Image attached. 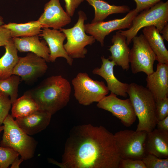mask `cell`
Listing matches in <instances>:
<instances>
[{"label":"cell","mask_w":168,"mask_h":168,"mask_svg":"<svg viewBox=\"0 0 168 168\" xmlns=\"http://www.w3.org/2000/svg\"><path fill=\"white\" fill-rule=\"evenodd\" d=\"M121 159L114 134L88 124L72 129L61 162L48 161L61 168H118Z\"/></svg>","instance_id":"6da1fadb"},{"label":"cell","mask_w":168,"mask_h":168,"mask_svg":"<svg viewBox=\"0 0 168 168\" xmlns=\"http://www.w3.org/2000/svg\"><path fill=\"white\" fill-rule=\"evenodd\" d=\"M71 91L69 82L62 76L57 75L47 77L24 94L35 101L39 110L52 115L67 105Z\"/></svg>","instance_id":"7a4b0ae2"},{"label":"cell","mask_w":168,"mask_h":168,"mask_svg":"<svg viewBox=\"0 0 168 168\" xmlns=\"http://www.w3.org/2000/svg\"><path fill=\"white\" fill-rule=\"evenodd\" d=\"M127 93L138 119L136 131L147 132L154 129L158 121L155 114V101L150 91L135 83L129 84Z\"/></svg>","instance_id":"3957f363"},{"label":"cell","mask_w":168,"mask_h":168,"mask_svg":"<svg viewBox=\"0 0 168 168\" xmlns=\"http://www.w3.org/2000/svg\"><path fill=\"white\" fill-rule=\"evenodd\" d=\"M3 124V133L0 146L9 147L17 152L24 160L30 159L34 155L37 142L17 124L8 114Z\"/></svg>","instance_id":"277c9868"},{"label":"cell","mask_w":168,"mask_h":168,"mask_svg":"<svg viewBox=\"0 0 168 168\" xmlns=\"http://www.w3.org/2000/svg\"><path fill=\"white\" fill-rule=\"evenodd\" d=\"M133 19L131 26L126 30H119L126 37L127 44L132 42L142 29L149 26H155L160 33L168 23V1H161L149 9L143 10Z\"/></svg>","instance_id":"5b68a950"},{"label":"cell","mask_w":168,"mask_h":168,"mask_svg":"<svg viewBox=\"0 0 168 168\" xmlns=\"http://www.w3.org/2000/svg\"><path fill=\"white\" fill-rule=\"evenodd\" d=\"M78 15V21L73 27L59 30L64 34L67 38V41L63 45L64 48L69 56L72 59L85 58L87 52L85 47L92 44L96 40L92 36L86 33L84 23L87 19L86 14L83 11H80Z\"/></svg>","instance_id":"8992f818"},{"label":"cell","mask_w":168,"mask_h":168,"mask_svg":"<svg viewBox=\"0 0 168 168\" xmlns=\"http://www.w3.org/2000/svg\"><path fill=\"white\" fill-rule=\"evenodd\" d=\"M74 96L78 103L85 106L98 102L109 90L103 81L94 80L85 72H79L72 80Z\"/></svg>","instance_id":"52a82bcc"},{"label":"cell","mask_w":168,"mask_h":168,"mask_svg":"<svg viewBox=\"0 0 168 168\" xmlns=\"http://www.w3.org/2000/svg\"><path fill=\"white\" fill-rule=\"evenodd\" d=\"M147 132L125 129L114 134L121 158L142 160L146 155L144 144Z\"/></svg>","instance_id":"ba28073f"},{"label":"cell","mask_w":168,"mask_h":168,"mask_svg":"<svg viewBox=\"0 0 168 168\" xmlns=\"http://www.w3.org/2000/svg\"><path fill=\"white\" fill-rule=\"evenodd\" d=\"M132 41L133 44L130 50L129 60L132 72L135 74L143 72L147 75L152 73L156 56L144 35H136Z\"/></svg>","instance_id":"9c48e42d"},{"label":"cell","mask_w":168,"mask_h":168,"mask_svg":"<svg viewBox=\"0 0 168 168\" xmlns=\"http://www.w3.org/2000/svg\"><path fill=\"white\" fill-rule=\"evenodd\" d=\"M138 13L134 9L130 10L124 17L107 21L88 23L84 24L85 32L93 37L99 42L102 47L104 45L105 36L117 30L129 29L132 21Z\"/></svg>","instance_id":"30bf717a"},{"label":"cell","mask_w":168,"mask_h":168,"mask_svg":"<svg viewBox=\"0 0 168 168\" xmlns=\"http://www.w3.org/2000/svg\"><path fill=\"white\" fill-rule=\"evenodd\" d=\"M97 106L111 113L126 127L132 125L136 119L133 106L129 99L122 100L111 92L97 102Z\"/></svg>","instance_id":"8fae6325"},{"label":"cell","mask_w":168,"mask_h":168,"mask_svg":"<svg viewBox=\"0 0 168 168\" xmlns=\"http://www.w3.org/2000/svg\"><path fill=\"white\" fill-rule=\"evenodd\" d=\"M43 58L32 53L24 57H19L13 72V75L19 76L21 81L30 82L42 76L48 67Z\"/></svg>","instance_id":"7c38bea8"},{"label":"cell","mask_w":168,"mask_h":168,"mask_svg":"<svg viewBox=\"0 0 168 168\" xmlns=\"http://www.w3.org/2000/svg\"><path fill=\"white\" fill-rule=\"evenodd\" d=\"M37 21L42 28L60 30L69 24L71 19L63 9L59 0H50L45 4L44 12Z\"/></svg>","instance_id":"4fadbf2b"},{"label":"cell","mask_w":168,"mask_h":168,"mask_svg":"<svg viewBox=\"0 0 168 168\" xmlns=\"http://www.w3.org/2000/svg\"><path fill=\"white\" fill-rule=\"evenodd\" d=\"M101 58L102 63L100 67L93 69L92 73L101 76L105 80L107 86L111 92L117 96L127 97L129 84L121 82L114 76L113 69L116 64L108 58H105L104 56H102Z\"/></svg>","instance_id":"5bb4252c"},{"label":"cell","mask_w":168,"mask_h":168,"mask_svg":"<svg viewBox=\"0 0 168 168\" xmlns=\"http://www.w3.org/2000/svg\"><path fill=\"white\" fill-rule=\"evenodd\" d=\"M39 36L42 37L48 45L49 62H54L57 58L63 57L69 65H72L73 59L69 56L64 48L63 43L66 37L63 32L56 29L44 28Z\"/></svg>","instance_id":"9a60e30c"},{"label":"cell","mask_w":168,"mask_h":168,"mask_svg":"<svg viewBox=\"0 0 168 168\" xmlns=\"http://www.w3.org/2000/svg\"><path fill=\"white\" fill-rule=\"evenodd\" d=\"M147 76L146 88L155 101L168 97V64L158 63L156 71Z\"/></svg>","instance_id":"2e32d148"},{"label":"cell","mask_w":168,"mask_h":168,"mask_svg":"<svg viewBox=\"0 0 168 168\" xmlns=\"http://www.w3.org/2000/svg\"><path fill=\"white\" fill-rule=\"evenodd\" d=\"M52 115L39 110L24 117L16 118L18 125L29 135L37 134L45 129L49 125Z\"/></svg>","instance_id":"e0dca14e"},{"label":"cell","mask_w":168,"mask_h":168,"mask_svg":"<svg viewBox=\"0 0 168 168\" xmlns=\"http://www.w3.org/2000/svg\"><path fill=\"white\" fill-rule=\"evenodd\" d=\"M144 146L147 154L161 158H168V131L155 128L147 132Z\"/></svg>","instance_id":"ac0fdd59"},{"label":"cell","mask_w":168,"mask_h":168,"mask_svg":"<svg viewBox=\"0 0 168 168\" xmlns=\"http://www.w3.org/2000/svg\"><path fill=\"white\" fill-rule=\"evenodd\" d=\"M113 45L109 50L111 53L109 60L114 61L116 65L120 66L126 71L129 68V56L130 49L127 44L126 37L119 30L117 31L111 39Z\"/></svg>","instance_id":"d6986e66"},{"label":"cell","mask_w":168,"mask_h":168,"mask_svg":"<svg viewBox=\"0 0 168 168\" xmlns=\"http://www.w3.org/2000/svg\"><path fill=\"white\" fill-rule=\"evenodd\" d=\"M15 46L20 52H30L49 62L50 51L45 41L39 40V35L12 38Z\"/></svg>","instance_id":"ffe728a7"},{"label":"cell","mask_w":168,"mask_h":168,"mask_svg":"<svg viewBox=\"0 0 168 168\" xmlns=\"http://www.w3.org/2000/svg\"><path fill=\"white\" fill-rule=\"evenodd\" d=\"M143 35L155 54L159 63L168 64V51L166 48L161 35L154 26L144 27Z\"/></svg>","instance_id":"44dd1931"},{"label":"cell","mask_w":168,"mask_h":168,"mask_svg":"<svg viewBox=\"0 0 168 168\" xmlns=\"http://www.w3.org/2000/svg\"><path fill=\"white\" fill-rule=\"evenodd\" d=\"M95 10L94 17L91 23L103 21L109 15L113 14L124 13L130 11L127 5H111L103 0H85Z\"/></svg>","instance_id":"7402d4cb"},{"label":"cell","mask_w":168,"mask_h":168,"mask_svg":"<svg viewBox=\"0 0 168 168\" xmlns=\"http://www.w3.org/2000/svg\"><path fill=\"white\" fill-rule=\"evenodd\" d=\"M5 52L0 58V79H7L12 75L19 59L17 50L12 38L5 45Z\"/></svg>","instance_id":"603a6c76"},{"label":"cell","mask_w":168,"mask_h":168,"mask_svg":"<svg viewBox=\"0 0 168 168\" xmlns=\"http://www.w3.org/2000/svg\"><path fill=\"white\" fill-rule=\"evenodd\" d=\"M3 26L9 30L12 38L31 36L39 35L42 27L39 21H30L24 23H9Z\"/></svg>","instance_id":"cb8c5ba5"},{"label":"cell","mask_w":168,"mask_h":168,"mask_svg":"<svg viewBox=\"0 0 168 168\" xmlns=\"http://www.w3.org/2000/svg\"><path fill=\"white\" fill-rule=\"evenodd\" d=\"M12 105L11 115L14 118L27 116L39 110L35 101L31 97L24 94Z\"/></svg>","instance_id":"d4e9b609"},{"label":"cell","mask_w":168,"mask_h":168,"mask_svg":"<svg viewBox=\"0 0 168 168\" xmlns=\"http://www.w3.org/2000/svg\"><path fill=\"white\" fill-rule=\"evenodd\" d=\"M20 81V77L13 74L7 79H0V92L10 97L12 104L17 99Z\"/></svg>","instance_id":"484cf974"},{"label":"cell","mask_w":168,"mask_h":168,"mask_svg":"<svg viewBox=\"0 0 168 168\" xmlns=\"http://www.w3.org/2000/svg\"><path fill=\"white\" fill-rule=\"evenodd\" d=\"M19 156L13 149L0 146V168H8Z\"/></svg>","instance_id":"4316f807"},{"label":"cell","mask_w":168,"mask_h":168,"mask_svg":"<svg viewBox=\"0 0 168 168\" xmlns=\"http://www.w3.org/2000/svg\"><path fill=\"white\" fill-rule=\"evenodd\" d=\"M142 160L146 168H168V158H161L148 153L146 154Z\"/></svg>","instance_id":"83f0119b"},{"label":"cell","mask_w":168,"mask_h":168,"mask_svg":"<svg viewBox=\"0 0 168 168\" xmlns=\"http://www.w3.org/2000/svg\"><path fill=\"white\" fill-rule=\"evenodd\" d=\"M12 104L9 97L0 92V126L9 114Z\"/></svg>","instance_id":"f1b7e54d"},{"label":"cell","mask_w":168,"mask_h":168,"mask_svg":"<svg viewBox=\"0 0 168 168\" xmlns=\"http://www.w3.org/2000/svg\"><path fill=\"white\" fill-rule=\"evenodd\" d=\"M155 114L158 121L168 116V97L155 101Z\"/></svg>","instance_id":"f546056e"},{"label":"cell","mask_w":168,"mask_h":168,"mask_svg":"<svg viewBox=\"0 0 168 168\" xmlns=\"http://www.w3.org/2000/svg\"><path fill=\"white\" fill-rule=\"evenodd\" d=\"M118 168H146L142 160L121 158Z\"/></svg>","instance_id":"4dcf8cb0"},{"label":"cell","mask_w":168,"mask_h":168,"mask_svg":"<svg viewBox=\"0 0 168 168\" xmlns=\"http://www.w3.org/2000/svg\"><path fill=\"white\" fill-rule=\"evenodd\" d=\"M136 3L135 10L139 13L152 7L162 0H133Z\"/></svg>","instance_id":"1f68e13d"},{"label":"cell","mask_w":168,"mask_h":168,"mask_svg":"<svg viewBox=\"0 0 168 168\" xmlns=\"http://www.w3.org/2000/svg\"><path fill=\"white\" fill-rule=\"evenodd\" d=\"M3 17L0 15V47L4 46L8 41L12 38L9 30L4 27Z\"/></svg>","instance_id":"d6a6232c"},{"label":"cell","mask_w":168,"mask_h":168,"mask_svg":"<svg viewBox=\"0 0 168 168\" xmlns=\"http://www.w3.org/2000/svg\"><path fill=\"white\" fill-rule=\"evenodd\" d=\"M84 0H64L66 11L71 17L73 16L76 9Z\"/></svg>","instance_id":"836d02e7"},{"label":"cell","mask_w":168,"mask_h":168,"mask_svg":"<svg viewBox=\"0 0 168 168\" xmlns=\"http://www.w3.org/2000/svg\"><path fill=\"white\" fill-rule=\"evenodd\" d=\"M156 126L157 128L163 131H168V116L158 121Z\"/></svg>","instance_id":"e575fe53"},{"label":"cell","mask_w":168,"mask_h":168,"mask_svg":"<svg viewBox=\"0 0 168 168\" xmlns=\"http://www.w3.org/2000/svg\"><path fill=\"white\" fill-rule=\"evenodd\" d=\"M24 160L21 157L19 158L18 156L16 157L11 164V168H18L21 163Z\"/></svg>","instance_id":"d590c367"},{"label":"cell","mask_w":168,"mask_h":168,"mask_svg":"<svg viewBox=\"0 0 168 168\" xmlns=\"http://www.w3.org/2000/svg\"><path fill=\"white\" fill-rule=\"evenodd\" d=\"M164 39L168 41V23L166 24L160 32Z\"/></svg>","instance_id":"8d00e7d4"},{"label":"cell","mask_w":168,"mask_h":168,"mask_svg":"<svg viewBox=\"0 0 168 168\" xmlns=\"http://www.w3.org/2000/svg\"><path fill=\"white\" fill-rule=\"evenodd\" d=\"M3 126L1 125L0 126V134L1 132L3 131Z\"/></svg>","instance_id":"74e56055"}]
</instances>
